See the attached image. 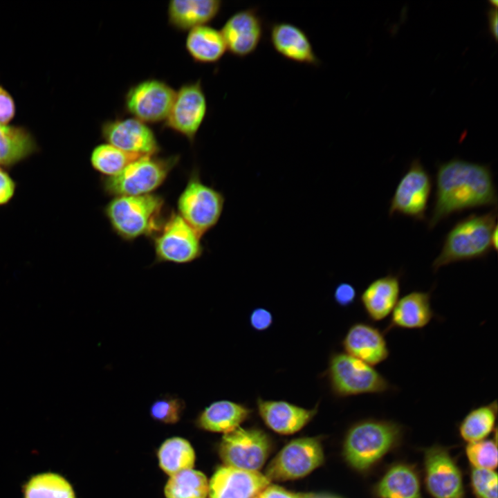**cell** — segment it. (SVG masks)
I'll use <instances>...</instances> for the list:
<instances>
[{
  "mask_svg": "<svg viewBox=\"0 0 498 498\" xmlns=\"http://www.w3.org/2000/svg\"><path fill=\"white\" fill-rule=\"evenodd\" d=\"M489 2H490L492 6H494L495 8L497 7V5H498V1H497V0H490Z\"/></svg>",
  "mask_w": 498,
  "mask_h": 498,
  "instance_id": "7bdbcfd3",
  "label": "cell"
},
{
  "mask_svg": "<svg viewBox=\"0 0 498 498\" xmlns=\"http://www.w3.org/2000/svg\"><path fill=\"white\" fill-rule=\"evenodd\" d=\"M497 207L483 214H472L458 221L446 234L432 268L436 272L448 264L486 257L492 250L491 236L497 225Z\"/></svg>",
  "mask_w": 498,
  "mask_h": 498,
  "instance_id": "3957f363",
  "label": "cell"
},
{
  "mask_svg": "<svg viewBox=\"0 0 498 498\" xmlns=\"http://www.w3.org/2000/svg\"><path fill=\"white\" fill-rule=\"evenodd\" d=\"M269 39L276 53L288 60L313 66L320 64L308 35L294 24L273 23L270 26Z\"/></svg>",
  "mask_w": 498,
  "mask_h": 498,
  "instance_id": "d6986e66",
  "label": "cell"
},
{
  "mask_svg": "<svg viewBox=\"0 0 498 498\" xmlns=\"http://www.w3.org/2000/svg\"><path fill=\"white\" fill-rule=\"evenodd\" d=\"M315 495L309 493H295L276 486L269 485L260 495L259 498H314Z\"/></svg>",
  "mask_w": 498,
  "mask_h": 498,
  "instance_id": "74e56055",
  "label": "cell"
},
{
  "mask_svg": "<svg viewBox=\"0 0 498 498\" xmlns=\"http://www.w3.org/2000/svg\"><path fill=\"white\" fill-rule=\"evenodd\" d=\"M221 7L219 0H172L167 6L168 23L178 30H190L214 19Z\"/></svg>",
  "mask_w": 498,
  "mask_h": 498,
  "instance_id": "603a6c76",
  "label": "cell"
},
{
  "mask_svg": "<svg viewBox=\"0 0 498 498\" xmlns=\"http://www.w3.org/2000/svg\"><path fill=\"white\" fill-rule=\"evenodd\" d=\"M324 452L317 438L303 437L286 445L268 464L270 481H284L306 476L324 461Z\"/></svg>",
  "mask_w": 498,
  "mask_h": 498,
  "instance_id": "30bf717a",
  "label": "cell"
},
{
  "mask_svg": "<svg viewBox=\"0 0 498 498\" xmlns=\"http://www.w3.org/2000/svg\"><path fill=\"white\" fill-rule=\"evenodd\" d=\"M207 109V100L201 80L185 83L176 91L163 126L193 142L205 118Z\"/></svg>",
  "mask_w": 498,
  "mask_h": 498,
  "instance_id": "7c38bea8",
  "label": "cell"
},
{
  "mask_svg": "<svg viewBox=\"0 0 498 498\" xmlns=\"http://www.w3.org/2000/svg\"><path fill=\"white\" fill-rule=\"evenodd\" d=\"M434 316L431 304V292L412 291L399 298L384 333L395 329H423Z\"/></svg>",
  "mask_w": 498,
  "mask_h": 498,
  "instance_id": "44dd1931",
  "label": "cell"
},
{
  "mask_svg": "<svg viewBox=\"0 0 498 498\" xmlns=\"http://www.w3.org/2000/svg\"><path fill=\"white\" fill-rule=\"evenodd\" d=\"M259 414L265 424L281 434H291L304 427L316 414L317 407L306 409L284 400L258 398Z\"/></svg>",
  "mask_w": 498,
  "mask_h": 498,
  "instance_id": "ffe728a7",
  "label": "cell"
},
{
  "mask_svg": "<svg viewBox=\"0 0 498 498\" xmlns=\"http://www.w3.org/2000/svg\"><path fill=\"white\" fill-rule=\"evenodd\" d=\"M142 156H144L126 152L106 142L94 147L90 160L95 170L104 176H111Z\"/></svg>",
  "mask_w": 498,
  "mask_h": 498,
  "instance_id": "1f68e13d",
  "label": "cell"
},
{
  "mask_svg": "<svg viewBox=\"0 0 498 498\" xmlns=\"http://www.w3.org/2000/svg\"><path fill=\"white\" fill-rule=\"evenodd\" d=\"M178 161V155L142 156L118 174L103 176L102 188L107 195L113 197L151 194L165 182Z\"/></svg>",
  "mask_w": 498,
  "mask_h": 498,
  "instance_id": "5b68a950",
  "label": "cell"
},
{
  "mask_svg": "<svg viewBox=\"0 0 498 498\" xmlns=\"http://www.w3.org/2000/svg\"><path fill=\"white\" fill-rule=\"evenodd\" d=\"M185 48L194 62L201 64L216 63L227 51L221 31L208 25L189 30Z\"/></svg>",
  "mask_w": 498,
  "mask_h": 498,
  "instance_id": "d4e9b609",
  "label": "cell"
},
{
  "mask_svg": "<svg viewBox=\"0 0 498 498\" xmlns=\"http://www.w3.org/2000/svg\"><path fill=\"white\" fill-rule=\"evenodd\" d=\"M155 263H190L202 255L201 237L176 212L165 218L151 237Z\"/></svg>",
  "mask_w": 498,
  "mask_h": 498,
  "instance_id": "ba28073f",
  "label": "cell"
},
{
  "mask_svg": "<svg viewBox=\"0 0 498 498\" xmlns=\"http://www.w3.org/2000/svg\"><path fill=\"white\" fill-rule=\"evenodd\" d=\"M25 498H75L71 485L59 474L47 472L35 475L24 487Z\"/></svg>",
  "mask_w": 498,
  "mask_h": 498,
  "instance_id": "4dcf8cb0",
  "label": "cell"
},
{
  "mask_svg": "<svg viewBox=\"0 0 498 498\" xmlns=\"http://www.w3.org/2000/svg\"><path fill=\"white\" fill-rule=\"evenodd\" d=\"M176 91L165 82L149 78L131 86L124 98L125 111L146 124L165 121Z\"/></svg>",
  "mask_w": 498,
  "mask_h": 498,
  "instance_id": "8fae6325",
  "label": "cell"
},
{
  "mask_svg": "<svg viewBox=\"0 0 498 498\" xmlns=\"http://www.w3.org/2000/svg\"><path fill=\"white\" fill-rule=\"evenodd\" d=\"M251 409L242 405L228 400L212 403L205 407L196 419L197 425L213 432H229L246 421Z\"/></svg>",
  "mask_w": 498,
  "mask_h": 498,
  "instance_id": "cb8c5ba5",
  "label": "cell"
},
{
  "mask_svg": "<svg viewBox=\"0 0 498 498\" xmlns=\"http://www.w3.org/2000/svg\"><path fill=\"white\" fill-rule=\"evenodd\" d=\"M270 484V479L259 471L224 465L211 478L208 495L209 498H259Z\"/></svg>",
  "mask_w": 498,
  "mask_h": 498,
  "instance_id": "e0dca14e",
  "label": "cell"
},
{
  "mask_svg": "<svg viewBox=\"0 0 498 498\" xmlns=\"http://www.w3.org/2000/svg\"><path fill=\"white\" fill-rule=\"evenodd\" d=\"M251 326L256 331H262L268 329L273 323V315L266 308L254 309L250 316Z\"/></svg>",
  "mask_w": 498,
  "mask_h": 498,
  "instance_id": "8d00e7d4",
  "label": "cell"
},
{
  "mask_svg": "<svg viewBox=\"0 0 498 498\" xmlns=\"http://www.w3.org/2000/svg\"><path fill=\"white\" fill-rule=\"evenodd\" d=\"M164 199L158 194L115 196L104 208L112 230L120 239L132 241L138 237H151L160 229Z\"/></svg>",
  "mask_w": 498,
  "mask_h": 498,
  "instance_id": "7a4b0ae2",
  "label": "cell"
},
{
  "mask_svg": "<svg viewBox=\"0 0 498 498\" xmlns=\"http://www.w3.org/2000/svg\"><path fill=\"white\" fill-rule=\"evenodd\" d=\"M160 468L170 477L184 470L192 469L195 452L191 444L181 437L165 441L158 451Z\"/></svg>",
  "mask_w": 498,
  "mask_h": 498,
  "instance_id": "83f0119b",
  "label": "cell"
},
{
  "mask_svg": "<svg viewBox=\"0 0 498 498\" xmlns=\"http://www.w3.org/2000/svg\"><path fill=\"white\" fill-rule=\"evenodd\" d=\"M220 31L227 51L243 58L252 54L259 46L264 37V21L255 8H248L232 14Z\"/></svg>",
  "mask_w": 498,
  "mask_h": 498,
  "instance_id": "9a60e30c",
  "label": "cell"
},
{
  "mask_svg": "<svg viewBox=\"0 0 498 498\" xmlns=\"http://www.w3.org/2000/svg\"><path fill=\"white\" fill-rule=\"evenodd\" d=\"M466 454L473 468L493 470L497 465V448L491 440H481L469 443Z\"/></svg>",
  "mask_w": 498,
  "mask_h": 498,
  "instance_id": "d6a6232c",
  "label": "cell"
},
{
  "mask_svg": "<svg viewBox=\"0 0 498 498\" xmlns=\"http://www.w3.org/2000/svg\"><path fill=\"white\" fill-rule=\"evenodd\" d=\"M326 374L331 392L340 398L398 390L374 367L345 352L331 355Z\"/></svg>",
  "mask_w": 498,
  "mask_h": 498,
  "instance_id": "277c9868",
  "label": "cell"
},
{
  "mask_svg": "<svg viewBox=\"0 0 498 498\" xmlns=\"http://www.w3.org/2000/svg\"><path fill=\"white\" fill-rule=\"evenodd\" d=\"M497 401L472 409L462 420L459 432L468 443L483 440L493 430L496 421Z\"/></svg>",
  "mask_w": 498,
  "mask_h": 498,
  "instance_id": "f546056e",
  "label": "cell"
},
{
  "mask_svg": "<svg viewBox=\"0 0 498 498\" xmlns=\"http://www.w3.org/2000/svg\"><path fill=\"white\" fill-rule=\"evenodd\" d=\"M425 483L434 498H463L462 475L448 452L441 447L429 448L425 454Z\"/></svg>",
  "mask_w": 498,
  "mask_h": 498,
  "instance_id": "2e32d148",
  "label": "cell"
},
{
  "mask_svg": "<svg viewBox=\"0 0 498 498\" xmlns=\"http://www.w3.org/2000/svg\"><path fill=\"white\" fill-rule=\"evenodd\" d=\"M356 297L355 288L349 283H341L335 288L334 299L341 306H348L353 303Z\"/></svg>",
  "mask_w": 498,
  "mask_h": 498,
  "instance_id": "f35d334b",
  "label": "cell"
},
{
  "mask_svg": "<svg viewBox=\"0 0 498 498\" xmlns=\"http://www.w3.org/2000/svg\"><path fill=\"white\" fill-rule=\"evenodd\" d=\"M269 436L263 430L240 426L225 433L219 445V455L227 466L259 471L270 451Z\"/></svg>",
  "mask_w": 498,
  "mask_h": 498,
  "instance_id": "9c48e42d",
  "label": "cell"
},
{
  "mask_svg": "<svg viewBox=\"0 0 498 498\" xmlns=\"http://www.w3.org/2000/svg\"><path fill=\"white\" fill-rule=\"evenodd\" d=\"M381 498H422L418 477L405 464L391 467L377 486Z\"/></svg>",
  "mask_w": 498,
  "mask_h": 498,
  "instance_id": "484cf974",
  "label": "cell"
},
{
  "mask_svg": "<svg viewBox=\"0 0 498 498\" xmlns=\"http://www.w3.org/2000/svg\"><path fill=\"white\" fill-rule=\"evenodd\" d=\"M489 28L493 38L497 39V9L491 8L488 12Z\"/></svg>",
  "mask_w": 498,
  "mask_h": 498,
  "instance_id": "60d3db41",
  "label": "cell"
},
{
  "mask_svg": "<svg viewBox=\"0 0 498 498\" xmlns=\"http://www.w3.org/2000/svg\"><path fill=\"white\" fill-rule=\"evenodd\" d=\"M497 192L490 167L454 158L439 165L434 207L428 221L433 229L453 213L497 205Z\"/></svg>",
  "mask_w": 498,
  "mask_h": 498,
  "instance_id": "6da1fadb",
  "label": "cell"
},
{
  "mask_svg": "<svg viewBox=\"0 0 498 498\" xmlns=\"http://www.w3.org/2000/svg\"><path fill=\"white\" fill-rule=\"evenodd\" d=\"M399 433V426L391 421L376 419L360 421L347 435L344 457L355 469L366 470L391 448Z\"/></svg>",
  "mask_w": 498,
  "mask_h": 498,
  "instance_id": "8992f818",
  "label": "cell"
},
{
  "mask_svg": "<svg viewBox=\"0 0 498 498\" xmlns=\"http://www.w3.org/2000/svg\"><path fill=\"white\" fill-rule=\"evenodd\" d=\"M497 243H498V230H497V225L494 228L492 236H491V245L492 249L495 250H497Z\"/></svg>",
  "mask_w": 498,
  "mask_h": 498,
  "instance_id": "b9f144b4",
  "label": "cell"
},
{
  "mask_svg": "<svg viewBox=\"0 0 498 498\" xmlns=\"http://www.w3.org/2000/svg\"><path fill=\"white\" fill-rule=\"evenodd\" d=\"M471 485L479 498H497V474L491 470L473 468Z\"/></svg>",
  "mask_w": 498,
  "mask_h": 498,
  "instance_id": "e575fe53",
  "label": "cell"
},
{
  "mask_svg": "<svg viewBox=\"0 0 498 498\" xmlns=\"http://www.w3.org/2000/svg\"><path fill=\"white\" fill-rule=\"evenodd\" d=\"M209 483L201 471L187 470L172 475L165 487L166 498H206Z\"/></svg>",
  "mask_w": 498,
  "mask_h": 498,
  "instance_id": "f1b7e54d",
  "label": "cell"
},
{
  "mask_svg": "<svg viewBox=\"0 0 498 498\" xmlns=\"http://www.w3.org/2000/svg\"><path fill=\"white\" fill-rule=\"evenodd\" d=\"M32 136L24 128L0 123V163L14 165L36 149Z\"/></svg>",
  "mask_w": 498,
  "mask_h": 498,
  "instance_id": "4316f807",
  "label": "cell"
},
{
  "mask_svg": "<svg viewBox=\"0 0 498 498\" xmlns=\"http://www.w3.org/2000/svg\"><path fill=\"white\" fill-rule=\"evenodd\" d=\"M400 293L398 275L388 274L372 281L360 295V302L368 318L380 322L391 315Z\"/></svg>",
  "mask_w": 498,
  "mask_h": 498,
  "instance_id": "7402d4cb",
  "label": "cell"
},
{
  "mask_svg": "<svg viewBox=\"0 0 498 498\" xmlns=\"http://www.w3.org/2000/svg\"><path fill=\"white\" fill-rule=\"evenodd\" d=\"M432 186L429 173L419 160H414L396 187L390 201L389 216L398 214L425 220Z\"/></svg>",
  "mask_w": 498,
  "mask_h": 498,
  "instance_id": "4fadbf2b",
  "label": "cell"
},
{
  "mask_svg": "<svg viewBox=\"0 0 498 498\" xmlns=\"http://www.w3.org/2000/svg\"><path fill=\"white\" fill-rule=\"evenodd\" d=\"M101 136L107 143L131 154L154 156L160 150L153 130L133 117L105 120L101 125Z\"/></svg>",
  "mask_w": 498,
  "mask_h": 498,
  "instance_id": "5bb4252c",
  "label": "cell"
},
{
  "mask_svg": "<svg viewBox=\"0 0 498 498\" xmlns=\"http://www.w3.org/2000/svg\"><path fill=\"white\" fill-rule=\"evenodd\" d=\"M382 332L367 322H356L348 329L342 340L345 353L373 367L385 361L390 351Z\"/></svg>",
  "mask_w": 498,
  "mask_h": 498,
  "instance_id": "ac0fdd59",
  "label": "cell"
},
{
  "mask_svg": "<svg viewBox=\"0 0 498 498\" xmlns=\"http://www.w3.org/2000/svg\"><path fill=\"white\" fill-rule=\"evenodd\" d=\"M15 183L10 176L0 169V205L8 202L15 192Z\"/></svg>",
  "mask_w": 498,
  "mask_h": 498,
  "instance_id": "ab89813d",
  "label": "cell"
},
{
  "mask_svg": "<svg viewBox=\"0 0 498 498\" xmlns=\"http://www.w3.org/2000/svg\"><path fill=\"white\" fill-rule=\"evenodd\" d=\"M314 498H334V497H318V496L315 495Z\"/></svg>",
  "mask_w": 498,
  "mask_h": 498,
  "instance_id": "ee69618b",
  "label": "cell"
},
{
  "mask_svg": "<svg viewBox=\"0 0 498 498\" xmlns=\"http://www.w3.org/2000/svg\"><path fill=\"white\" fill-rule=\"evenodd\" d=\"M184 409L185 403L181 398L165 395L151 404L149 414L155 421L166 424H174L181 419Z\"/></svg>",
  "mask_w": 498,
  "mask_h": 498,
  "instance_id": "836d02e7",
  "label": "cell"
},
{
  "mask_svg": "<svg viewBox=\"0 0 498 498\" xmlns=\"http://www.w3.org/2000/svg\"><path fill=\"white\" fill-rule=\"evenodd\" d=\"M15 104L10 94L0 86V123L7 124L15 116Z\"/></svg>",
  "mask_w": 498,
  "mask_h": 498,
  "instance_id": "d590c367",
  "label": "cell"
},
{
  "mask_svg": "<svg viewBox=\"0 0 498 498\" xmlns=\"http://www.w3.org/2000/svg\"><path fill=\"white\" fill-rule=\"evenodd\" d=\"M224 201L223 195L204 184L194 169L178 198L177 213L202 237L219 221Z\"/></svg>",
  "mask_w": 498,
  "mask_h": 498,
  "instance_id": "52a82bcc",
  "label": "cell"
}]
</instances>
